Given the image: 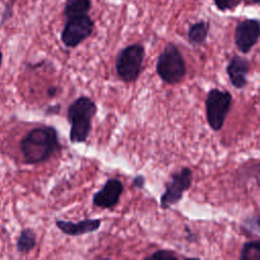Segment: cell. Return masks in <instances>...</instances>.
<instances>
[{
    "mask_svg": "<svg viewBox=\"0 0 260 260\" xmlns=\"http://www.w3.org/2000/svg\"><path fill=\"white\" fill-rule=\"evenodd\" d=\"M58 131L53 126L30 129L19 142L24 164L36 165L48 160L60 148Z\"/></svg>",
    "mask_w": 260,
    "mask_h": 260,
    "instance_id": "obj_1",
    "label": "cell"
},
{
    "mask_svg": "<svg viewBox=\"0 0 260 260\" xmlns=\"http://www.w3.org/2000/svg\"><path fill=\"white\" fill-rule=\"evenodd\" d=\"M98 112L95 102L87 95H80L67 108V119L70 122L69 140L71 143H82L88 138L92 129V119Z\"/></svg>",
    "mask_w": 260,
    "mask_h": 260,
    "instance_id": "obj_2",
    "label": "cell"
},
{
    "mask_svg": "<svg viewBox=\"0 0 260 260\" xmlns=\"http://www.w3.org/2000/svg\"><path fill=\"white\" fill-rule=\"evenodd\" d=\"M155 70L158 77L166 83H179L186 75V62L178 47L169 43L158 55Z\"/></svg>",
    "mask_w": 260,
    "mask_h": 260,
    "instance_id": "obj_3",
    "label": "cell"
},
{
    "mask_svg": "<svg viewBox=\"0 0 260 260\" xmlns=\"http://www.w3.org/2000/svg\"><path fill=\"white\" fill-rule=\"evenodd\" d=\"M144 58L145 49L143 45L134 43L124 47L117 54L115 61V69L118 77L126 83L136 81L140 76Z\"/></svg>",
    "mask_w": 260,
    "mask_h": 260,
    "instance_id": "obj_4",
    "label": "cell"
},
{
    "mask_svg": "<svg viewBox=\"0 0 260 260\" xmlns=\"http://www.w3.org/2000/svg\"><path fill=\"white\" fill-rule=\"evenodd\" d=\"M232 106V94L230 91L211 88L205 100L206 120L213 131H219L228 117Z\"/></svg>",
    "mask_w": 260,
    "mask_h": 260,
    "instance_id": "obj_5",
    "label": "cell"
},
{
    "mask_svg": "<svg viewBox=\"0 0 260 260\" xmlns=\"http://www.w3.org/2000/svg\"><path fill=\"white\" fill-rule=\"evenodd\" d=\"M94 21L88 15L67 18L60 35V40L67 48H75L87 40L93 32Z\"/></svg>",
    "mask_w": 260,
    "mask_h": 260,
    "instance_id": "obj_6",
    "label": "cell"
},
{
    "mask_svg": "<svg viewBox=\"0 0 260 260\" xmlns=\"http://www.w3.org/2000/svg\"><path fill=\"white\" fill-rule=\"evenodd\" d=\"M192 179L193 173L188 167L182 168L180 171L172 174L170 181L166 184L165 192L159 199L160 208L168 209L177 204L183 198L184 193L191 187Z\"/></svg>",
    "mask_w": 260,
    "mask_h": 260,
    "instance_id": "obj_7",
    "label": "cell"
},
{
    "mask_svg": "<svg viewBox=\"0 0 260 260\" xmlns=\"http://www.w3.org/2000/svg\"><path fill=\"white\" fill-rule=\"evenodd\" d=\"M260 38V20L247 18L238 22L235 28V44L240 52L246 54Z\"/></svg>",
    "mask_w": 260,
    "mask_h": 260,
    "instance_id": "obj_8",
    "label": "cell"
},
{
    "mask_svg": "<svg viewBox=\"0 0 260 260\" xmlns=\"http://www.w3.org/2000/svg\"><path fill=\"white\" fill-rule=\"evenodd\" d=\"M123 190V184L119 179H108L103 188L93 194L92 204L104 209L113 208L119 203Z\"/></svg>",
    "mask_w": 260,
    "mask_h": 260,
    "instance_id": "obj_9",
    "label": "cell"
},
{
    "mask_svg": "<svg viewBox=\"0 0 260 260\" xmlns=\"http://www.w3.org/2000/svg\"><path fill=\"white\" fill-rule=\"evenodd\" d=\"M55 224L58 228V230L61 231L63 234L67 236L76 237V236H82L85 234L96 232L102 224V219L101 218H84L77 222L57 219L55 221Z\"/></svg>",
    "mask_w": 260,
    "mask_h": 260,
    "instance_id": "obj_10",
    "label": "cell"
},
{
    "mask_svg": "<svg viewBox=\"0 0 260 260\" xmlns=\"http://www.w3.org/2000/svg\"><path fill=\"white\" fill-rule=\"evenodd\" d=\"M250 72V62L245 57L235 55L226 66V73L232 85L235 88L242 89L247 83V76Z\"/></svg>",
    "mask_w": 260,
    "mask_h": 260,
    "instance_id": "obj_11",
    "label": "cell"
},
{
    "mask_svg": "<svg viewBox=\"0 0 260 260\" xmlns=\"http://www.w3.org/2000/svg\"><path fill=\"white\" fill-rule=\"evenodd\" d=\"M91 8V0H67L63 14L67 18L88 14Z\"/></svg>",
    "mask_w": 260,
    "mask_h": 260,
    "instance_id": "obj_12",
    "label": "cell"
},
{
    "mask_svg": "<svg viewBox=\"0 0 260 260\" xmlns=\"http://www.w3.org/2000/svg\"><path fill=\"white\" fill-rule=\"evenodd\" d=\"M37 245V235L34 230L22 229L16 241V251L20 254L29 253Z\"/></svg>",
    "mask_w": 260,
    "mask_h": 260,
    "instance_id": "obj_13",
    "label": "cell"
},
{
    "mask_svg": "<svg viewBox=\"0 0 260 260\" xmlns=\"http://www.w3.org/2000/svg\"><path fill=\"white\" fill-rule=\"evenodd\" d=\"M208 35V23L200 20L190 25L188 29V41L194 46H200L205 43Z\"/></svg>",
    "mask_w": 260,
    "mask_h": 260,
    "instance_id": "obj_14",
    "label": "cell"
},
{
    "mask_svg": "<svg viewBox=\"0 0 260 260\" xmlns=\"http://www.w3.org/2000/svg\"><path fill=\"white\" fill-rule=\"evenodd\" d=\"M240 259L260 260V240H253L244 243L241 248Z\"/></svg>",
    "mask_w": 260,
    "mask_h": 260,
    "instance_id": "obj_15",
    "label": "cell"
},
{
    "mask_svg": "<svg viewBox=\"0 0 260 260\" xmlns=\"http://www.w3.org/2000/svg\"><path fill=\"white\" fill-rule=\"evenodd\" d=\"M179 256L171 250H157L151 255L145 257V260H176Z\"/></svg>",
    "mask_w": 260,
    "mask_h": 260,
    "instance_id": "obj_16",
    "label": "cell"
},
{
    "mask_svg": "<svg viewBox=\"0 0 260 260\" xmlns=\"http://www.w3.org/2000/svg\"><path fill=\"white\" fill-rule=\"evenodd\" d=\"M242 0H213L215 6L220 11L233 10L239 6Z\"/></svg>",
    "mask_w": 260,
    "mask_h": 260,
    "instance_id": "obj_17",
    "label": "cell"
},
{
    "mask_svg": "<svg viewBox=\"0 0 260 260\" xmlns=\"http://www.w3.org/2000/svg\"><path fill=\"white\" fill-rule=\"evenodd\" d=\"M145 185V178L142 175H137L133 178L131 186L135 189H142Z\"/></svg>",
    "mask_w": 260,
    "mask_h": 260,
    "instance_id": "obj_18",
    "label": "cell"
},
{
    "mask_svg": "<svg viewBox=\"0 0 260 260\" xmlns=\"http://www.w3.org/2000/svg\"><path fill=\"white\" fill-rule=\"evenodd\" d=\"M59 109H60V105L57 104L55 106H49L46 110L47 114H57L59 112Z\"/></svg>",
    "mask_w": 260,
    "mask_h": 260,
    "instance_id": "obj_19",
    "label": "cell"
},
{
    "mask_svg": "<svg viewBox=\"0 0 260 260\" xmlns=\"http://www.w3.org/2000/svg\"><path fill=\"white\" fill-rule=\"evenodd\" d=\"M58 92V88L56 86H50L48 89H47V94L50 96V98H54Z\"/></svg>",
    "mask_w": 260,
    "mask_h": 260,
    "instance_id": "obj_20",
    "label": "cell"
},
{
    "mask_svg": "<svg viewBox=\"0 0 260 260\" xmlns=\"http://www.w3.org/2000/svg\"><path fill=\"white\" fill-rule=\"evenodd\" d=\"M256 223L260 226V213H259V215L256 217Z\"/></svg>",
    "mask_w": 260,
    "mask_h": 260,
    "instance_id": "obj_21",
    "label": "cell"
},
{
    "mask_svg": "<svg viewBox=\"0 0 260 260\" xmlns=\"http://www.w3.org/2000/svg\"><path fill=\"white\" fill-rule=\"evenodd\" d=\"M2 58H3L2 52H1V50H0V67H1V64H2Z\"/></svg>",
    "mask_w": 260,
    "mask_h": 260,
    "instance_id": "obj_22",
    "label": "cell"
},
{
    "mask_svg": "<svg viewBox=\"0 0 260 260\" xmlns=\"http://www.w3.org/2000/svg\"><path fill=\"white\" fill-rule=\"evenodd\" d=\"M254 3H256V4H259L260 5V0H252Z\"/></svg>",
    "mask_w": 260,
    "mask_h": 260,
    "instance_id": "obj_23",
    "label": "cell"
}]
</instances>
